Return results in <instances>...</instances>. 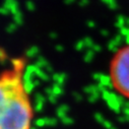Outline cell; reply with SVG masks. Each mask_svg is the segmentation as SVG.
Instances as JSON below:
<instances>
[{"label": "cell", "mask_w": 129, "mask_h": 129, "mask_svg": "<svg viewBox=\"0 0 129 129\" xmlns=\"http://www.w3.org/2000/svg\"><path fill=\"white\" fill-rule=\"evenodd\" d=\"M28 58H12L0 72V129H33L35 108L25 83Z\"/></svg>", "instance_id": "obj_1"}, {"label": "cell", "mask_w": 129, "mask_h": 129, "mask_svg": "<svg viewBox=\"0 0 129 129\" xmlns=\"http://www.w3.org/2000/svg\"><path fill=\"white\" fill-rule=\"evenodd\" d=\"M109 79L113 89L129 100V44L120 47L109 63Z\"/></svg>", "instance_id": "obj_2"}]
</instances>
